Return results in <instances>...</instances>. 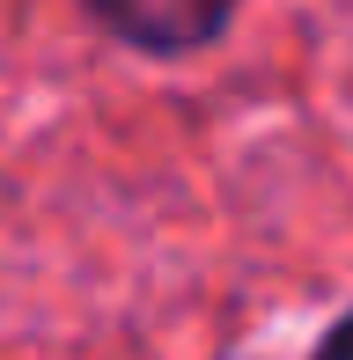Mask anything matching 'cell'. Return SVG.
I'll return each mask as SVG.
<instances>
[{"label":"cell","instance_id":"1","mask_svg":"<svg viewBox=\"0 0 353 360\" xmlns=\"http://www.w3.org/2000/svg\"><path fill=\"white\" fill-rule=\"evenodd\" d=\"M89 8L140 52H199L221 37L236 0H89Z\"/></svg>","mask_w":353,"mask_h":360},{"label":"cell","instance_id":"2","mask_svg":"<svg viewBox=\"0 0 353 360\" xmlns=\"http://www.w3.org/2000/svg\"><path fill=\"white\" fill-rule=\"evenodd\" d=\"M316 360H353V316H346V323H339V331H331V338H324V353H316Z\"/></svg>","mask_w":353,"mask_h":360}]
</instances>
